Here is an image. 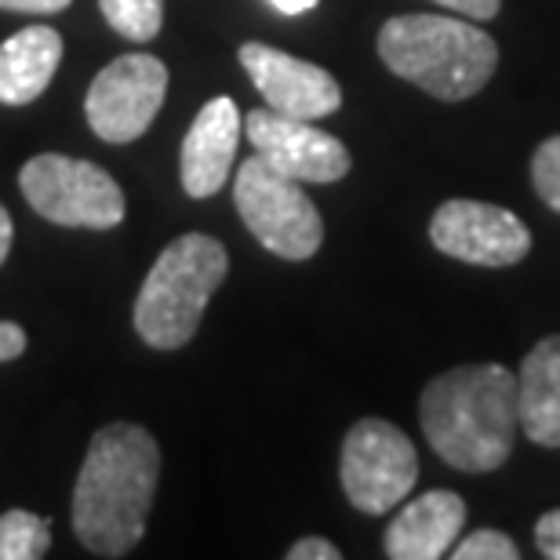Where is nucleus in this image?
Masks as SVG:
<instances>
[{
  "mask_svg": "<svg viewBox=\"0 0 560 560\" xmlns=\"http://www.w3.org/2000/svg\"><path fill=\"white\" fill-rule=\"evenodd\" d=\"M241 142V109L219 95L200 106L183 139V189L189 197H215L230 178Z\"/></svg>",
  "mask_w": 560,
  "mask_h": 560,
  "instance_id": "obj_12",
  "label": "nucleus"
},
{
  "mask_svg": "<svg viewBox=\"0 0 560 560\" xmlns=\"http://www.w3.org/2000/svg\"><path fill=\"white\" fill-rule=\"evenodd\" d=\"M244 131L255 153L299 183H339L350 172V150L313 120L277 114V109H252L244 117Z\"/></svg>",
  "mask_w": 560,
  "mask_h": 560,
  "instance_id": "obj_10",
  "label": "nucleus"
},
{
  "mask_svg": "<svg viewBox=\"0 0 560 560\" xmlns=\"http://www.w3.org/2000/svg\"><path fill=\"white\" fill-rule=\"evenodd\" d=\"M466 524V502L455 491H425L389 521L383 550L394 560H441Z\"/></svg>",
  "mask_w": 560,
  "mask_h": 560,
  "instance_id": "obj_13",
  "label": "nucleus"
},
{
  "mask_svg": "<svg viewBox=\"0 0 560 560\" xmlns=\"http://www.w3.org/2000/svg\"><path fill=\"white\" fill-rule=\"evenodd\" d=\"M532 186L560 215V136H550L532 156Z\"/></svg>",
  "mask_w": 560,
  "mask_h": 560,
  "instance_id": "obj_18",
  "label": "nucleus"
},
{
  "mask_svg": "<svg viewBox=\"0 0 560 560\" xmlns=\"http://www.w3.org/2000/svg\"><path fill=\"white\" fill-rule=\"evenodd\" d=\"M4 11H22V15H55V11L70 8V0H0Z\"/></svg>",
  "mask_w": 560,
  "mask_h": 560,
  "instance_id": "obj_24",
  "label": "nucleus"
},
{
  "mask_svg": "<svg viewBox=\"0 0 560 560\" xmlns=\"http://www.w3.org/2000/svg\"><path fill=\"white\" fill-rule=\"evenodd\" d=\"M11 237H15V226H11V215H8V208L0 205V266H4L8 252H11Z\"/></svg>",
  "mask_w": 560,
  "mask_h": 560,
  "instance_id": "obj_25",
  "label": "nucleus"
},
{
  "mask_svg": "<svg viewBox=\"0 0 560 560\" xmlns=\"http://www.w3.org/2000/svg\"><path fill=\"white\" fill-rule=\"evenodd\" d=\"M230 255L208 233H183L156 255L136 299V331L153 350H183L200 328L211 295L226 280Z\"/></svg>",
  "mask_w": 560,
  "mask_h": 560,
  "instance_id": "obj_4",
  "label": "nucleus"
},
{
  "mask_svg": "<svg viewBox=\"0 0 560 560\" xmlns=\"http://www.w3.org/2000/svg\"><path fill=\"white\" fill-rule=\"evenodd\" d=\"M51 550V524L26 510L0 517V560H40Z\"/></svg>",
  "mask_w": 560,
  "mask_h": 560,
  "instance_id": "obj_16",
  "label": "nucleus"
},
{
  "mask_svg": "<svg viewBox=\"0 0 560 560\" xmlns=\"http://www.w3.org/2000/svg\"><path fill=\"white\" fill-rule=\"evenodd\" d=\"M436 4L447 8V11H458V15H466V19L485 22V19H495L499 15L502 0H436Z\"/></svg>",
  "mask_w": 560,
  "mask_h": 560,
  "instance_id": "obj_22",
  "label": "nucleus"
},
{
  "mask_svg": "<svg viewBox=\"0 0 560 560\" xmlns=\"http://www.w3.org/2000/svg\"><path fill=\"white\" fill-rule=\"evenodd\" d=\"M241 66L248 70L252 84L259 88L266 106L277 109V114L320 120L342 106L339 81L317 62L295 59V55L270 48V44L248 40L241 48Z\"/></svg>",
  "mask_w": 560,
  "mask_h": 560,
  "instance_id": "obj_11",
  "label": "nucleus"
},
{
  "mask_svg": "<svg viewBox=\"0 0 560 560\" xmlns=\"http://www.w3.org/2000/svg\"><path fill=\"white\" fill-rule=\"evenodd\" d=\"M161 447L136 422H109L88 444L73 488V535L95 557H125L145 535Z\"/></svg>",
  "mask_w": 560,
  "mask_h": 560,
  "instance_id": "obj_1",
  "label": "nucleus"
},
{
  "mask_svg": "<svg viewBox=\"0 0 560 560\" xmlns=\"http://www.w3.org/2000/svg\"><path fill=\"white\" fill-rule=\"evenodd\" d=\"M422 433L436 455L463 474H491L510 458L521 430L517 372L463 364L436 375L419 400Z\"/></svg>",
  "mask_w": 560,
  "mask_h": 560,
  "instance_id": "obj_2",
  "label": "nucleus"
},
{
  "mask_svg": "<svg viewBox=\"0 0 560 560\" xmlns=\"http://www.w3.org/2000/svg\"><path fill=\"white\" fill-rule=\"evenodd\" d=\"M106 22L114 26L120 37L145 44L161 33L164 22V0H98Z\"/></svg>",
  "mask_w": 560,
  "mask_h": 560,
  "instance_id": "obj_17",
  "label": "nucleus"
},
{
  "mask_svg": "<svg viewBox=\"0 0 560 560\" xmlns=\"http://www.w3.org/2000/svg\"><path fill=\"white\" fill-rule=\"evenodd\" d=\"M164 95L167 66L156 55H120L88 88V125L106 142H136L153 125Z\"/></svg>",
  "mask_w": 560,
  "mask_h": 560,
  "instance_id": "obj_8",
  "label": "nucleus"
},
{
  "mask_svg": "<svg viewBox=\"0 0 560 560\" xmlns=\"http://www.w3.org/2000/svg\"><path fill=\"white\" fill-rule=\"evenodd\" d=\"M452 557L455 560H517L521 550L506 532L477 528V532H469L458 546H452Z\"/></svg>",
  "mask_w": 560,
  "mask_h": 560,
  "instance_id": "obj_19",
  "label": "nucleus"
},
{
  "mask_svg": "<svg viewBox=\"0 0 560 560\" xmlns=\"http://www.w3.org/2000/svg\"><path fill=\"white\" fill-rule=\"evenodd\" d=\"M26 331L15 320H0V364L15 361V357L26 353Z\"/></svg>",
  "mask_w": 560,
  "mask_h": 560,
  "instance_id": "obj_21",
  "label": "nucleus"
},
{
  "mask_svg": "<svg viewBox=\"0 0 560 560\" xmlns=\"http://www.w3.org/2000/svg\"><path fill=\"white\" fill-rule=\"evenodd\" d=\"M521 430L542 447H560V335H546L524 353L517 372Z\"/></svg>",
  "mask_w": 560,
  "mask_h": 560,
  "instance_id": "obj_14",
  "label": "nucleus"
},
{
  "mask_svg": "<svg viewBox=\"0 0 560 560\" xmlns=\"http://www.w3.org/2000/svg\"><path fill=\"white\" fill-rule=\"evenodd\" d=\"M22 197L30 208L59 226L114 230L125 219V194L92 161H73L62 153H40L19 172Z\"/></svg>",
  "mask_w": 560,
  "mask_h": 560,
  "instance_id": "obj_6",
  "label": "nucleus"
},
{
  "mask_svg": "<svg viewBox=\"0 0 560 560\" xmlns=\"http://www.w3.org/2000/svg\"><path fill=\"white\" fill-rule=\"evenodd\" d=\"M270 4L280 11V15H302V11L317 8V0H270Z\"/></svg>",
  "mask_w": 560,
  "mask_h": 560,
  "instance_id": "obj_26",
  "label": "nucleus"
},
{
  "mask_svg": "<svg viewBox=\"0 0 560 560\" xmlns=\"http://www.w3.org/2000/svg\"><path fill=\"white\" fill-rule=\"evenodd\" d=\"M339 546H331L328 539H299L288 550V560H339Z\"/></svg>",
  "mask_w": 560,
  "mask_h": 560,
  "instance_id": "obj_23",
  "label": "nucleus"
},
{
  "mask_svg": "<svg viewBox=\"0 0 560 560\" xmlns=\"http://www.w3.org/2000/svg\"><path fill=\"white\" fill-rule=\"evenodd\" d=\"M233 200L252 237L280 259L306 262L324 244V219L302 183L277 172L259 153L237 167Z\"/></svg>",
  "mask_w": 560,
  "mask_h": 560,
  "instance_id": "obj_5",
  "label": "nucleus"
},
{
  "mask_svg": "<svg viewBox=\"0 0 560 560\" xmlns=\"http://www.w3.org/2000/svg\"><path fill=\"white\" fill-rule=\"evenodd\" d=\"M433 248L469 266H517L532 252L528 226L488 200H444L430 219Z\"/></svg>",
  "mask_w": 560,
  "mask_h": 560,
  "instance_id": "obj_9",
  "label": "nucleus"
},
{
  "mask_svg": "<svg viewBox=\"0 0 560 560\" xmlns=\"http://www.w3.org/2000/svg\"><path fill=\"white\" fill-rule=\"evenodd\" d=\"M342 491L361 513L383 517L419 480V455L408 433L386 419H361L342 441Z\"/></svg>",
  "mask_w": 560,
  "mask_h": 560,
  "instance_id": "obj_7",
  "label": "nucleus"
},
{
  "mask_svg": "<svg viewBox=\"0 0 560 560\" xmlns=\"http://www.w3.org/2000/svg\"><path fill=\"white\" fill-rule=\"evenodd\" d=\"M378 55L400 81L444 103H463L491 81L499 44L485 30L452 15H397L378 30Z\"/></svg>",
  "mask_w": 560,
  "mask_h": 560,
  "instance_id": "obj_3",
  "label": "nucleus"
},
{
  "mask_svg": "<svg viewBox=\"0 0 560 560\" xmlns=\"http://www.w3.org/2000/svg\"><path fill=\"white\" fill-rule=\"evenodd\" d=\"M535 546H539L542 557L560 560V510H550L539 517V524H535Z\"/></svg>",
  "mask_w": 560,
  "mask_h": 560,
  "instance_id": "obj_20",
  "label": "nucleus"
},
{
  "mask_svg": "<svg viewBox=\"0 0 560 560\" xmlns=\"http://www.w3.org/2000/svg\"><path fill=\"white\" fill-rule=\"evenodd\" d=\"M62 62V37L51 26H26L0 44V103L30 106Z\"/></svg>",
  "mask_w": 560,
  "mask_h": 560,
  "instance_id": "obj_15",
  "label": "nucleus"
}]
</instances>
